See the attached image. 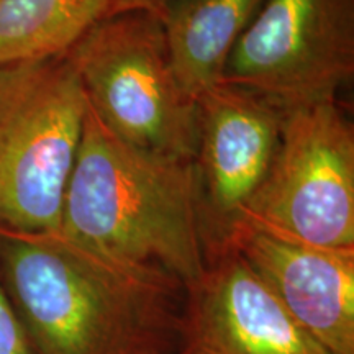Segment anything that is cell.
<instances>
[{
  "label": "cell",
  "instance_id": "1",
  "mask_svg": "<svg viewBox=\"0 0 354 354\" xmlns=\"http://www.w3.org/2000/svg\"><path fill=\"white\" fill-rule=\"evenodd\" d=\"M2 282L35 354H172L184 287L56 234L0 232Z\"/></svg>",
  "mask_w": 354,
  "mask_h": 354
},
{
  "label": "cell",
  "instance_id": "2",
  "mask_svg": "<svg viewBox=\"0 0 354 354\" xmlns=\"http://www.w3.org/2000/svg\"><path fill=\"white\" fill-rule=\"evenodd\" d=\"M56 236L187 289L205 266L194 161L136 148L87 105Z\"/></svg>",
  "mask_w": 354,
  "mask_h": 354
},
{
  "label": "cell",
  "instance_id": "3",
  "mask_svg": "<svg viewBox=\"0 0 354 354\" xmlns=\"http://www.w3.org/2000/svg\"><path fill=\"white\" fill-rule=\"evenodd\" d=\"M86 113L68 55L0 66V232H57Z\"/></svg>",
  "mask_w": 354,
  "mask_h": 354
},
{
  "label": "cell",
  "instance_id": "4",
  "mask_svg": "<svg viewBox=\"0 0 354 354\" xmlns=\"http://www.w3.org/2000/svg\"><path fill=\"white\" fill-rule=\"evenodd\" d=\"M66 55L87 105L118 138L194 161L197 104L177 82L159 17L128 12L102 19Z\"/></svg>",
  "mask_w": 354,
  "mask_h": 354
},
{
  "label": "cell",
  "instance_id": "5",
  "mask_svg": "<svg viewBox=\"0 0 354 354\" xmlns=\"http://www.w3.org/2000/svg\"><path fill=\"white\" fill-rule=\"evenodd\" d=\"M241 218L312 245L354 248V128L338 102L286 110Z\"/></svg>",
  "mask_w": 354,
  "mask_h": 354
},
{
  "label": "cell",
  "instance_id": "6",
  "mask_svg": "<svg viewBox=\"0 0 354 354\" xmlns=\"http://www.w3.org/2000/svg\"><path fill=\"white\" fill-rule=\"evenodd\" d=\"M354 77V0H264L221 82L292 110L336 95Z\"/></svg>",
  "mask_w": 354,
  "mask_h": 354
},
{
  "label": "cell",
  "instance_id": "7",
  "mask_svg": "<svg viewBox=\"0 0 354 354\" xmlns=\"http://www.w3.org/2000/svg\"><path fill=\"white\" fill-rule=\"evenodd\" d=\"M194 156L205 248L245 212L276 153L284 110L248 88L220 82L197 97Z\"/></svg>",
  "mask_w": 354,
  "mask_h": 354
},
{
  "label": "cell",
  "instance_id": "8",
  "mask_svg": "<svg viewBox=\"0 0 354 354\" xmlns=\"http://www.w3.org/2000/svg\"><path fill=\"white\" fill-rule=\"evenodd\" d=\"M184 292L179 354H331L299 325L233 248H205Z\"/></svg>",
  "mask_w": 354,
  "mask_h": 354
},
{
  "label": "cell",
  "instance_id": "9",
  "mask_svg": "<svg viewBox=\"0 0 354 354\" xmlns=\"http://www.w3.org/2000/svg\"><path fill=\"white\" fill-rule=\"evenodd\" d=\"M218 243L253 268L315 342L331 354H354V248L312 245L245 218Z\"/></svg>",
  "mask_w": 354,
  "mask_h": 354
},
{
  "label": "cell",
  "instance_id": "10",
  "mask_svg": "<svg viewBox=\"0 0 354 354\" xmlns=\"http://www.w3.org/2000/svg\"><path fill=\"white\" fill-rule=\"evenodd\" d=\"M264 0H169L162 13L172 71L184 92L198 95L221 82L234 44Z\"/></svg>",
  "mask_w": 354,
  "mask_h": 354
},
{
  "label": "cell",
  "instance_id": "11",
  "mask_svg": "<svg viewBox=\"0 0 354 354\" xmlns=\"http://www.w3.org/2000/svg\"><path fill=\"white\" fill-rule=\"evenodd\" d=\"M100 17V0H0V66L63 56Z\"/></svg>",
  "mask_w": 354,
  "mask_h": 354
},
{
  "label": "cell",
  "instance_id": "12",
  "mask_svg": "<svg viewBox=\"0 0 354 354\" xmlns=\"http://www.w3.org/2000/svg\"><path fill=\"white\" fill-rule=\"evenodd\" d=\"M0 354H35L0 279Z\"/></svg>",
  "mask_w": 354,
  "mask_h": 354
},
{
  "label": "cell",
  "instance_id": "13",
  "mask_svg": "<svg viewBox=\"0 0 354 354\" xmlns=\"http://www.w3.org/2000/svg\"><path fill=\"white\" fill-rule=\"evenodd\" d=\"M167 2L169 0H100L99 20L128 12H146L162 19Z\"/></svg>",
  "mask_w": 354,
  "mask_h": 354
}]
</instances>
